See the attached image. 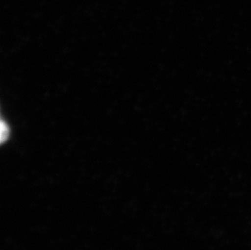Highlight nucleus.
<instances>
[{
	"label": "nucleus",
	"instance_id": "nucleus-1",
	"mask_svg": "<svg viewBox=\"0 0 251 250\" xmlns=\"http://www.w3.org/2000/svg\"><path fill=\"white\" fill-rule=\"evenodd\" d=\"M8 133H9V130L7 128V125L2 121L1 122V142H3L7 139Z\"/></svg>",
	"mask_w": 251,
	"mask_h": 250
}]
</instances>
